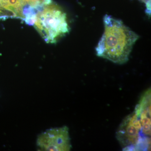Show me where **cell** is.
Returning <instances> with one entry per match:
<instances>
[{
    "label": "cell",
    "instance_id": "1",
    "mask_svg": "<svg viewBox=\"0 0 151 151\" xmlns=\"http://www.w3.org/2000/svg\"><path fill=\"white\" fill-rule=\"evenodd\" d=\"M104 32L96 47V54L114 63L124 64L129 60L139 36L121 20L105 15Z\"/></svg>",
    "mask_w": 151,
    "mask_h": 151
},
{
    "label": "cell",
    "instance_id": "2",
    "mask_svg": "<svg viewBox=\"0 0 151 151\" xmlns=\"http://www.w3.org/2000/svg\"><path fill=\"white\" fill-rule=\"evenodd\" d=\"M34 26L48 43H55L69 32L66 14L59 6L49 4L36 14Z\"/></svg>",
    "mask_w": 151,
    "mask_h": 151
},
{
    "label": "cell",
    "instance_id": "3",
    "mask_svg": "<svg viewBox=\"0 0 151 151\" xmlns=\"http://www.w3.org/2000/svg\"><path fill=\"white\" fill-rule=\"evenodd\" d=\"M116 138L124 151L149 150L150 138L143 134L134 111L126 116L116 132Z\"/></svg>",
    "mask_w": 151,
    "mask_h": 151
},
{
    "label": "cell",
    "instance_id": "5",
    "mask_svg": "<svg viewBox=\"0 0 151 151\" xmlns=\"http://www.w3.org/2000/svg\"><path fill=\"white\" fill-rule=\"evenodd\" d=\"M151 89L146 90L135 107L134 112L139 118L143 134L151 137Z\"/></svg>",
    "mask_w": 151,
    "mask_h": 151
},
{
    "label": "cell",
    "instance_id": "4",
    "mask_svg": "<svg viewBox=\"0 0 151 151\" xmlns=\"http://www.w3.org/2000/svg\"><path fill=\"white\" fill-rule=\"evenodd\" d=\"M40 151H68L71 148L69 129L66 126L46 130L38 137Z\"/></svg>",
    "mask_w": 151,
    "mask_h": 151
}]
</instances>
